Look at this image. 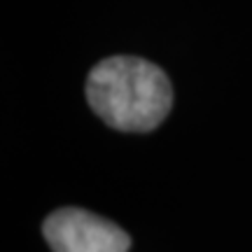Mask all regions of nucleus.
I'll use <instances>...</instances> for the list:
<instances>
[{
	"label": "nucleus",
	"mask_w": 252,
	"mask_h": 252,
	"mask_svg": "<svg viewBox=\"0 0 252 252\" xmlns=\"http://www.w3.org/2000/svg\"><path fill=\"white\" fill-rule=\"evenodd\" d=\"M52 252H128L131 238L115 222L82 210L59 208L42 224Z\"/></svg>",
	"instance_id": "nucleus-2"
},
{
	"label": "nucleus",
	"mask_w": 252,
	"mask_h": 252,
	"mask_svg": "<svg viewBox=\"0 0 252 252\" xmlns=\"http://www.w3.org/2000/svg\"><path fill=\"white\" fill-rule=\"evenodd\" d=\"M87 100L103 122L117 131L143 133L161 124L173 105L166 72L138 56H110L87 77Z\"/></svg>",
	"instance_id": "nucleus-1"
}]
</instances>
